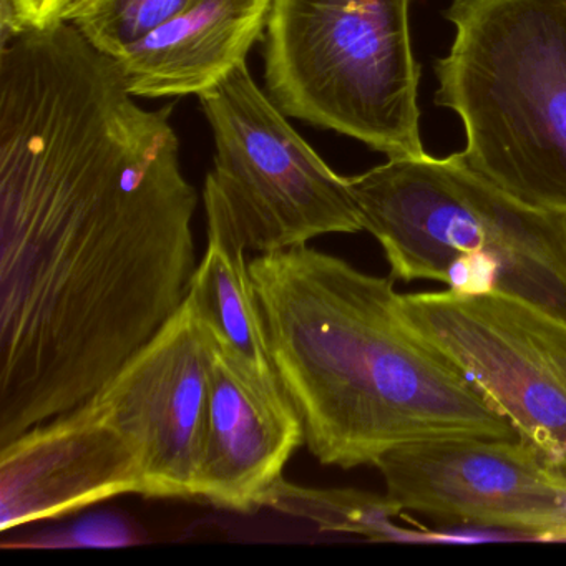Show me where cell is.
I'll list each match as a JSON object with an SVG mask.
<instances>
[{"mask_svg":"<svg viewBox=\"0 0 566 566\" xmlns=\"http://www.w3.org/2000/svg\"><path fill=\"white\" fill-rule=\"evenodd\" d=\"M303 443V420L277 376L253 369L211 337L198 500L253 515L266 506L287 460Z\"/></svg>","mask_w":566,"mask_h":566,"instance_id":"8fae6325","label":"cell"},{"mask_svg":"<svg viewBox=\"0 0 566 566\" xmlns=\"http://www.w3.org/2000/svg\"><path fill=\"white\" fill-rule=\"evenodd\" d=\"M67 22L0 44V447L91 399L180 310L198 193Z\"/></svg>","mask_w":566,"mask_h":566,"instance_id":"6da1fadb","label":"cell"},{"mask_svg":"<svg viewBox=\"0 0 566 566\" xmlns=\"http://www.w3.org/2000/svg\"><path fill=\"white\" fill-rule=\"evenodd\" d=\"M125 493L144 495L140 460L95 396L0 447L2 532Z\"/></svg>","mask_w":566,"mask_h":566,"instance_id":"30bf717a","label":"cell"},{"mask_svg":"<svg viewBox=\"0 0 566 566\" xmlns=\"http://www.w3.org/2000/svg\"><path fill=\"white\" fill-rule=\"evenodd\" d=\"M198 98L214 144L205 181L230 208L248 251L274 253L364 231L349 178L291 127L247 64Z\"/></svg>","mask_w":566,"mask_h":566,"instance_id":"8992f818","label":"cell"},{"mask_svg":"<svg viewBox=\"0 0 566 566\" xmlns=\"http://www.w3.org/2000/svg\"><path fill=\"white\" fill-rule=\"evenodd\" d=\"M374 467L403 512L542 539H566V476L528 443L450 437L397 447Z\"/></svg>","mask_w":566,"mask_h":566,"instance_id":"ba28073f","label":"cell"},{"mask_svg":"<svg viewBox=\"0 0 566 566\" xmlns=\"http://www.w3.org/2000/svg\"><path fill=\"white\" fill-rule=\"evenodd\" d=\"M203 205L207 250L191 277L187 297L214 343L253 369L276 376L243 234L230 208L208 181Z\"/></svg>","mask_w":566,"mask_h":566,"instance_id":"4fadbf2b","label":"cell"},{"mask_svg":"<svg viewBox=\"0 0 566 566\" xmlns=\"http://www.w3.org/2000/svg\"><path fill=\"white\" fill-rule=\"evenodd\" d=\"M403 319L566 476V321L503 294H400Z\"/></svg>","mask_w":566,"mask_h":566,"instance_id":"52a82bcc","label":"cell"},{"mask_svg":"<svg viewBox=\"0 0 566 566\" xmlns=\"http://www.w3.org/2000/svg\"><path fill=\"white\" fill-rule=\"evenodd\" d=\"M211 337L190 300L94 394L140 460L144 496L198 500Z\"/></svg>","mask_w":566,"mask_h":566,"instance_id":"9c48e42d","label":"cell"},{"mask_svg":"<svg viewBox=\"0 0 566 566\" xmlns=\"http://www.w3.org/2000/svg\"><path fill=\"white\" fill-rule=\"evenodd\" d=\"M268 509L307 520L323 532L353 533L374 542H392L403 532L392 523L403 512L387 495L354 489H313L281 479L266 500Z\"/></svg>","mask_w":566,"mask_h":566,"instance_id":"5bb4252c","label":"cell"},{"mask_svg":"<svg viewBox=\"0 0 566 566\" xmlns=\"http://www.w3.org/2000/svg\"><path fill=\"white\" fill-rule=\"evenodd\" d=\"M271 0H193L117 61L134 97L201 95L220 84L266 32Z\"/></svg>","mask_w":566,"mask_h":566,"instance_id":"7c38bea8","label":"cell"},{"mask_svg":"<svg viewBox=\"0 0 566 566\" xmlns=\"http://www.w3.org/2000/svg\"><path fill=\"white\" fill-rule=\"evenodd\" d=\"M274 373L323 465H374L450 437L516 439L512 423L403 319L394 277L296 247L254 256Z\"/></svg>","mask_w":566,"mask_h":566,"instance_id":"7a4b0ae2","label":"cell"},{"mask_svg":"<svg viewBox=\"0 0 566 566\" xmlns=\"http://www.w3.org/2000/svg\"><path fill=\"white\" fill-rule=\"evenodd\" d=\"M349 187L394 280L503 294L566 321V213L516 200L460 154L389 158Z\"/></svg>","mask_w":566,"mask_h":566,"instance_id":"3957f363","label":"cell"},{"mask_svg":"<svg viewBox=\"0 0 566 566\" xmlns=\"http://www.w3.org/2000/svg\"><path fill=\"white\" fill-rule=\"evenodd\" d=\"M436 105L465 164L523 203L566 213V0H452Z\"/></svg>","mask_w":566,"mask_h":566,"instance_id":"277c9868","label":"cell"},{"mask_svg":"<svg viewBox=\"0 0 566 566\" xmlns=\"http://www.w3.org/2000/svg\"><path fill=\"white\" fill-rule=\"evenodd\" d=\"M410 0H271L266 94L286 117L387 158L426 154Z\"/></svg>","mask_w":566,"mask_h":566,"instance_id":"5b68a950","label":"cell"},{"mask_svg":"<svg viewBox=\"0 0 566 566\" xmlns=\"http://www.w3.org/2000/svg\"><path fill=\"white\" fill-rule=\"evenodd\" d=\"M138 542L134 526L120 515L97 513L85 516L67 528L44 533L21 543H4V548H112L128 546Z\"/></svg>","mask_w":566,"mask_h":566,"instance_id":"2e32d148","label":"cell"},{"mask_svg":"<svg viewBox=\"0 0 566 566\" xmlns=\"http://www.w3.org/2000/svg\"><path fill=\"white\" fill-rule=\"evenodd\" d=\"M193 0H69L64 22L95 49L118 57Z\"/></svg>","mask_w":566,"mask_h":566,"instance_id":"9a60e30c","label":"cell"},{"mask_svg":"<svg viewBox=\"0 0 566 566\" xmlns=\"http://www.w3.org/2000/svg\"><path fill=\"white\" fill-rule=\"evenodd\" d=\"M69 0H0V44L31 29L64 22Z\"/></svg>","mask_w":566,"mask_h":566,"instance_id":"e0dca14e","label":"cell"}]
</instances>
